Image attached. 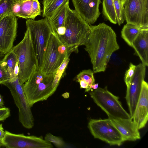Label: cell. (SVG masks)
Segmentation results:
<instances>
[{"label":"cell","instance_id":"1","mask_svg":"<svg viewBox=\"0 0 148 148\" xmlns=\"http://www.w3.org/2000/svg\"><path fill=\"white\" fill-rule=\"evenodd\" d=\"M90 27V32L83 45L90 58L93 73L104 72L111 56L120 48L116 34L104 23Z\"/></svg>","mask_w":148,"mask_h":148},{"label":"cell","instance_id":"2","mask_svg":"<svg viewBox=\"0 0 148 148\" xmlns=\"http://www.w3.org/2000/svg\"><path fill=\"white\" fill-rule=\"evenodd\" d=\"M53 74L46 75L36 70L23 85V91L31 107L36 103L47 100L55 92L52 87Z\"/></svg>","mask_w":148,"mask_h":148},{"label":"cell","instance_id":"3","mask_svg":"<svg viewBox=\"0 0 148 148\" xmlns=\"http://www.w3.org/2000/svg\"><path fill=\"white\" fill-rule=\"evenodd\" d=\"M11 50L17 57L19 69L18 77L23 86L32 73L38 70L37 59L27 29L22 40Z\"/></svg>","mask_w":148,"mask_h":148},{"label":"cell","instance_id":"4","mask_svg":"<svg viewBox=\"0 0 148 148\" xmlns=\"http://www.w3.org/2000/svg\"><path fill=\"white\" fill-rule=\"evenodd\" d=\"M64 35L58 39L63 44L78 47L84 45L90 32V25L76 11L69 7L63 25Z\"/></svg>","mask_w":148,"mask_h":148},{"label":"cell","instance_id":"5","mask_svg":"<svg viewBox=\"0 0 148 148\" xmlns=\"http://www.w3.org/2000/svg\"><path fill=\"white\" fill-rule=\"evenodd\" d=\"M26 23L37 59L38 70H40L47 45L53 31L46 18L37 20L29 19Z\"/></svg>","mask_w":148,"mask_h":148},{"label":"cell","instance_id":"6","mask_svg":"<svg viewBox=\"0 0 148 148\" xmlns=\"http://www.w3.org/2000/svg\"><path fill=\"white\" fill-rule=\"evenodd\" d=\"M95 103L103 110L110 119L131 118L123 108L119 97L108 90L107 86L91 91L90 93Z\"/></svg>","mask_w":148,"mask_h":148},{"label":"cell","instance_id":"7","mask_svg":"<svg viewBox=\"0 0 148 148\" xmlns=\"http://www.w3.org/2000/svg\"><path fill=\"white\" fill-rule=\"evenodd\" d=\"M10 90L18 109V121L25 128L30 129L34 125V119L30 106L19 81L18 76H14L2 84Z\"/></svg>","mask_w":148,"mask_h":148},{"label":"cell","instance_id":"8","mask_svg":"<svg viewBox=\"0 0 148 148\" xmlns=\"http://www.w3.org/2000/svg\"><path fill=\"white\" fill-rule=\"evenodd\" d=\"M88 128L95 138L106 142L111 145H121L124 142L119 131L110 119H91Z\"/></svg>","mask_w":148,"mask_h":148},{"label":"cell","instance_id":"9","mask_svg":"<svg viewBox=\"0 0 148 148\" xmlns=\"http://www.w3.org/2000/svg\"><path fill=\"white\" fill-rule=\"evenodd\" d=\"M123 5L127 23L148 29V0H125Z\"/></svg>","mask_w":148,"mask_h":148},{"label":"cell","instance_id":"10","mask_svg":"<svg viewBox=\"0 0 148 148\" xmlns=\"http://www.w3.org/2000/svg\"><path fill=\"white\" fill-rule=\"evenodd\" d=\"M4 146L7 148H51V143L41 137L14 134L5 131L3 139Z\"/></svg>","mask_w":148,"mask_h":148},{"label":"cell","instance_id":"11","mask_svg":"<svg viewBox=\"0 0 148 148\" xmlns=\"http://www.w3.org/2000/svg\"><path fill=\"white\" fill-rule=\"evenodd\" d=\"M146 66L142 63L136 66L130 83L127 87L125 99L131 118L133 116L145 77Z\"/></svg>","mask_w":148,"mask_h":148},{"label":"cell","instance_id":"12","mask_svg":"<svg viewBox=\"0 0 148 148\" xmlns=\"http://www.w3.org/2000/svg\"><path fill=\"white\" fill-rule=\"evenodd\" d=\"M17 19L11 14L0 21V51L5 55L10 51L17 35Z\"/></svg>","mask_w":148,"mask_h":148},{"label":"cell","instance_id":"13","mask_svg":"<svg viewBox=\"0 0 148 148\" xmlns=\"http://www.w3.org/2000/svg\"><path fill=\"white\" fill-rule=\"evenodd\" d=\"M58 39L53 32L50 35L45 51L40 70L45 74H53L63 61L58 49Z\"/></svg>","mask_w":148,"mask_h":148},{"label":"cell","instance_id":"14","mask_svg":"<svg viewBox=\"0 0 148 148\" xmlns=\"http://www.w3.org/2000/svg\"><path fill=\"white\" fill-rule=\"evenodd\" d=\"M75 10L89 25L97 21L100 14V0H72Z\"/></svg>","mask_w":148,"mask_h":148},{"label":"cell","instance_id":"15","mask_svg":"<svg viewBox=\"0 0 148 148\" xmlns=\"http://www.w3.org/2000/svg\"><path fill=\"white\" fill-rule=\"evenodd\" d=\"M140 130L145 127L148 119V85L144 80L133 116L132 118Z\"/></svg>","mask_w":148,"mask_h":148},{"label":"cell","instance_id":"16","mask_svg":"<svg viewBox=\"0 0 148 148\" xmlns=\"http://www.w3.org/2000/svg\"><path fill=\"white\" fill-rule=\"evenodd\" d=\"M110 119L121 135L124 141H134L140 138L139 130L132 119Z\"/></svg>","mask_w":148,"mask_h":148},{"label":"cell","instance_id":"17","mask_svg":"<svg viewBox=\"0 0 148 148\" xmlns=\"http://www.w3.org/2000/svg\"><path fill=\"white\" fill-rule=\"evenodd\" d=\"M14 2L19 8L18 17L34 20L41 15L42 10L38 0H15Z\"/></svg>","mask_w":148,"mask_h":148},{"label":"cell","instance_id":"18","mask_svg":"<svg viewBox=\"0 0 148 148\" xmlns=\"http://www.w3.org/2000/svg\"><path fill=\"white\" fill-rule=\"evenodd\" d=\"M134 55L138 56L142 63L148 66V29L140 32L133 42Z\"/></svg>","mask_w":148,"mask_h":148},{"label":"cell","instance_id":"19","mask_svg":"<svg viewBox=\"0 0 148 148\" xmlns=\"http://www.w3.org/2000/svg\"><path fill=\"white\" fill-rule=\"evenodd\" d=\"M69 7L68 1L62 5L52 15L47 18L53 32H55L64 25L67 11Z\"/></svg>","mask_w":148,"mask_h":148},{"label":"cell","instance_id":"20","mask_svg":"<svg viewBox=\"0 0 148 148\" xmlns=\"http://www.w3.org/2000/svg\"><path fill=\"white\" fill-rule=\"evenodd\" d=\"M144 29L136 25L127 23L121 31V36L126 42L132 47L133 42L138 34Z\"/></svg>","mask_w":148,"mask_h":148},{"label":"cell","instance_id":"21","mask_svg":"<svg viewBox=\"0 0 148 148\" xmlns=\"http://www.w3.org/2000/svg\"><path fill=\"white\" fill-rule=\"evenodd\" d=\"M69 0H43L42 16L48 18Z\"/></svg>","mask_w":148,"mask_h":148},{"label":"cell","instance_id":"22","mask_svg":"<svg viewBox=\"0 0 148 148\" xmlns=\"http://www.w3.org/2000/svg\"><path fill=\"white\" fill-rule=\"evenodd\" d=\"M102 13L105 18L111 23H117L114 0H103Z\"/></svg>","mask_w":148,"mask_h":148},{"label":"cell","instance_id":"23","mask_svg":"<svg viewBox=\"0 0 148 148\" xmlns=\"http://www.w3.org/2000/svg\"><path fill=\"white\" fill-rule=\"evenodd\" d=\"M2 60L5 63V67L10 74V78L14 76V69L17 61L15 54L11 50L5 55Z\"/></svg>","mask_w":148,"mask_h":148},{"label":"cell","instance_id":"24","mask_svg":"<svg viewBox=\"0 0 148 148\" xmlns=\"http://www.w3.org/2000/svg\"><path fill=\"white\" fill-rule=\"evenodd\" d=\"M69 60V58H65L61 64L53 74L54 79L52 87L55 90L57 89L60 80L64 74Z\"/></svg>","mask_w":148,"mask_h":148},{"label":"cell","instance_id":"25","mask_svg":"<svg viewBox=\"0 0 148 148\" xmlns=\"http://www.w3.org/2000/svg\"><path fill=\"white\" fill-rule=\"evenodd\" d=\"M14 0H0V21L5 17L12 14Z\"/></svg>","mask_w":148,"mask_h":148},{"label":"cell","instance_id":"26","mask_svg":"<svg viewBox=\"0 0 148 148\" xmlns=\"http://www.w3.org/2000/svg\"><path fill=\"white\" fill-rule=\"evenodd\" d=\"M93 71L90 69L84 70L81 71L76 77V80H82L88 84L89 85L88 91H90V86L95 84V79Z\"/></svg>","mask_w":148,"mask_h":148},{"label":"cell","instance_id":"27","mask_svg":"<svg viewBox=\"0 0 148 148\" xmlns=\"http://www.w3.org/2000/svg\"><path fill=\"white\" fill-rule=\"evenodd\" d=\"M117 22L119 26L125 20V14L123 5L120 0H114Z\"/></svg>","mask_w":148,"mask_h":148},{"label":"cell","instance_id":"28","mask_svg":"<svg viewBox=\"0 0 148 148\" xmlns=\"http://www.w3.org/2000/svg\"><path fill=\"white\" fill-rule=\"evenodd\" d=\"M45 139L52 143L58 148H65L68 146L61 138L54 136L50 133H48L46 135Z\"/></svg>","mask_w":148,"mask_h":148},{"label":"cell","instance_id":"29","mask_svg":"<svg viewBox=\"0 0 148 148\" xmlns=\"http://www.w3.org/2000/svg\"><path fill=\"white\" fill-rule=\"evenodd\" d=\"M2 59L0 60V84H2L10 79V74L5 67V63Z\"/></svg>","mask_w":148,"mask_h":148},{"label":"cell","instance_id":"30","mask_svg":"<svg viewBox=\"0 0 148 148\" xmlns=\"http://www.w3.org/2000/svg\"><path fill=\"white\" fill-rule=\"evenodd\" d=\"M136 66L130 63L129 68L126 71L125 75L124 81L127 87H128L134 73Z\"/></svg>","mask_w":148,"mask_h":148},{"label":"cell","instance_id":"31","mask_svg":"<svg viewBox=\"0 0 148 148\" xmlns=\"http://www.w3.org/2000/svg\"><path fill=\"white\" fill-rule=\"evenodd\" d=\"M10 115V110L9 108L4 107L0 108V122L5 120Z\"/></svg>","mask_w":148,"mask_h":148},{"label":"cell","instance_id":"32","mask_svg":"<svg viewBox=\"0 0 148 148\" xmlns=\"http://www.w3.org/2000/svg\"><path fill=\"white\" fill-rule=\"evenodd\" d=\"M5 135V131L2 124L0 123V147H4L3 139Z\"/></svg>","mask_w":148,"mask_h":148},{"label":"cell","instance_id":"33","mask_svg":"<svg viewBox=\"0 0 148 148\" xmlns=\"http://www.w3.org/2000/svg\"><path fill=\"white\" fill-rule=\"evenodd\" d=\"M19 67L17 60V61L15 66L14 71V76H18V77L19 73Z\"/></svg>","mask_w":148,"mask_h":148},{"label":"cell","instance_id":"34","mask_svg":"<svg viewBox=\"0 0 148 148\" xmlns=\"http://www.w3.org/2000/svg\"><path fill=\"white\" fill-rule=\"evenodd\" d=\"M98 83L95 84L91 86L90 87V90H92V89L95 90L98 88Z\"/></svg>","mask_w":148,"mask_h":148},{"label":"cell","instance_id":"35","mask_svg":"<svg viewBox=\"0 0 148 148\" xmlns=\"http://www.w3.org/2000/svg\"><path fill=\"white\" fill-rule=\"evenodd\" d=\"M4 103L3 98L0 94V108L4 107Z\"/></svg>","mask_w":148,"mask_h":148},{"label":"cell","instance_id":"36","mask_svg":"<svg viewBox=\"0 0 148 148\" xmlns=\"http://www.w3.org/2000/svg\"><path fill=\"white\" fill-rule=\"evenodd\" d=\"M125 0H120L121 1L122 4L123 5V3Z\"/></svg>","mask_w":148,"mask_h":148},{"label":"cell","instance_id":"37","mask_svg":"<svg viewBox=\"0 0 148 148\" xmlns=\"http://www.w3.org/2000/svg\"></svg>","mask_w":148,"mask_h":148}]
</instances>
